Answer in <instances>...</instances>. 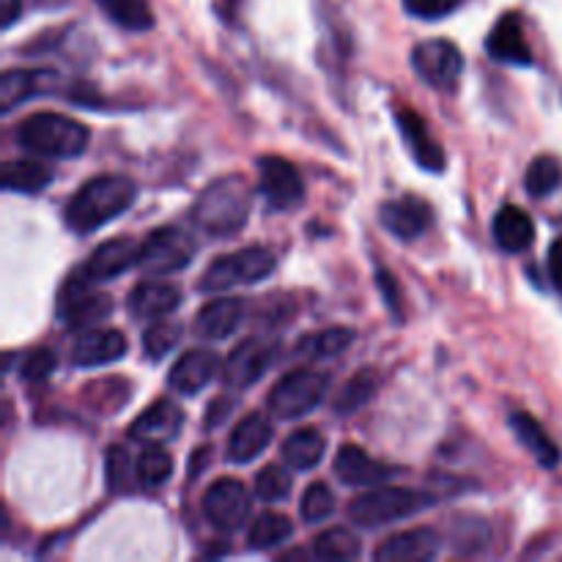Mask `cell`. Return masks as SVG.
Returning <instances> with one entry per match:
<instances>
[{"label":"cell","instance_id":"obj_1","mask_svg":"<svg viewBox=\"0 0 562 562\" xmlns=\"http://www.w3.org/2000/svg\"><path fill=\"white\" fill-rule=\"evenodd\" d=\"M135 181L119 173H102L88 179L64 209V220L75 234H93L110 220L121 217L135 203Z\"/></svg>","mask_w":562,"mask_h":562},{"label":"cell","instance_id":"obj_2","mask_svg":"<svg viewBox=\"0 0 562 562\" xmlns=\"http://www.w3.org/2000/svg\"><path fill=\"white\" fill-rule=\"evenodd\" d=\"M252 190L245 176L231 173L212 181L206 190L198 195L192 206V220L198 228L209 236H234L250 220Z\"/></svg>","mask_w":562,"mask_h":562},{"label":"cell","instance_id":"obj_3","mask_svg":"<svg viewBox=\"0 0 562 562\" xmlns=\"http://www.w3.org/2000/svg\"><path fill=\"white\" fill-rule=\"evenodd\" d=\"M16 140L22 148L38 157H80L88 148L86 126L80 121L60 113H33L16 130Z\"/></svg>","mask_w":562,"mask_h":562},{"label":"cell","instance_id":"obj_4","mask_svg":"<svg viewBox=\"0 0 562 562\" xmlns=\"http://www.w3.org/2000/svg\"><path fill=\"white\" fill-rule=\"evenodd\" d=\"M274 267H278V261L267 247H245V250L228 252V256L209 263L206 272L198 280V289L203 294H220V291L236 289V285L258 283V280L269 278Z\"/></svg>","mask_w":562,"mask_h":562},{"label":"cell","instance_id":"obj_5","mask_svg":"<svg viewBox=\"0 0 562 562\" xmlns=\"http://www.w3.org/2000/svg\"><path fill=\"white\" fill-rule=\"evenodd\" d=\"M329 376L318 371H291L280 379L267 398L269 415L278 420H300L327 398Z\"/></svg>","mask_w":562,"mask_h":562},{"label":"cell","instance_id":"obj_6","mask_svg":"<svg viewBox=\"0 0 562 562\" xmlns=\"http://www.w3.org/2000/svg\"><path fill=\"white\" fill-rule=\"evenodd\" d=\"M428 505H434V497L417 494L412 488H373V492L362 494L349 505V516L355 525L360 527H384L393 521L406 519L412 514H420Z\"/></svg>","mask_w":562,"mask_h":562},{"label":"cell","instance_id":"obj_7","mask_svg":"<svg viewBox=\"0 0 562 562\" xmlns=\"http://www.w3.org/2000/svg\"><path fill=\"white\" fill-rule=\"evenodd\" d=\"M192 258H195V239L187 231L168 225V228H157L146 236L135 267L146 278H168V274L190 267Z\"/></svg>","mask_w":562,"mask_h":562},{"label":"cell","instance_id":"obj_8","mask_svg":"<svg viewBox=\"0 0 562 562\" xmlns=\"http://www.w3.org/2000/svg\"><path fill=\"white\" fill-rule=\"evenodd\" d=\"M55 313H58V322L69 329H88L113 313V300L108 294L91 291V283L80 274H71L60 289Z\"/></svg>","mask_w":562,"mask_h":562},{"label":"cell","instance_id":"obj_9","mask_svg":"<svg viewBox=\"0 0 562 562\" xmlns=\"http://www.w3.org/2000/svg\"><path fill=\"white\" fill-rule=\"evenodd\" d=\"M412 66L431 88L453 91L464 71V55L448 38H428L412 49Z\"/></svg>","mask_w":562,"mask_h":562},{"label":"cell","instance_id":"obj_10","mask_svg":"<svg viewBox=\"0 0 562 562\" xmlns=\"http://www.w3.org/2000/svg\"><path fill=\"white\" fill-rule=\"evenodd\" d=\"M203 516L209 519V525L223 532L239 530L250 516V494H247L245 483L234 481V477L212 483L203 494Z\"/></svg>","mask_w":562,"mask_h":562},{"label":"cell","instance_id":"obj_11","mask_svg":"<svg viewBox=\"0 0 562 562\" xmlns=\"http://www.w3.org/2000/svg\"><path fill=\"white\" fill-rule=\"evenodd\" d=\"M258 173H261V195L267 198L269 209H285L300 206L302 198H305V184H302V176L289 159L274 157H258Z\"/></svg>","mask_w":562,"mask_h":562},{"label":"cell","instance_id":"obj_12","mask_svg":"<svg viewBox=\"0 0 562 562\" xmlns=\"http://www.w3.org/2000/svg\"><path fill=\"white\" fill-rule=\"evenodd\" d=\"M274 346L261 338H247L223 362V382L231 390H247L267 373Z\"/></svg>","mask_w":562,"mask_h":562},{"label":"cell","instance_id":"obj_13","mask_svg":"<svg viewBox=\"0 0 562 562\" xmlns=\"http://www.w3.org/2000/svg\"><path fill=\"white\" fill-rule=\"evenodd\" d=\"M384 228L401 241L420 239L428 228L434 225V212L423 198L417 195H401L393 201L382 203V212H379Z\"/></svg>","mask_w":562,"mask_h":562},{"label":"cell","instance_id":"obj_14","mask_svg":"<svg viewBox=\"0 0 562 562\" xmlns=\"http://www.w3.org/2000/svg\"><path fill=\"white\" fill-rule=\"evenodd\" d=\"M137 252H140L137 241H132L130 236H119V239H110L104 245H99L91 252V258L75 274H80L88 283H104V280H113L119 274H124L132 263H137Z\"/></svg>","mask_w":562,"mask_h":562},{"label":"cell","instance_id":"obj_15","mask_svg":"<svg viewBox=\"0 0 562 562\" xmlns=\"http://www.w3.org/2000/svg\"><path fill=\"white\" fill-rule=\"evenodd\" d=\"M126 349L130 346L119 329H82L71 344L69 360L77 368H99L119 362L126 355Z\"/></svg>","mask_w":562,"mask_h":562},{"label":"cell","instance_id":"obj_16","mask_svg":"<svg viewBox=\"0 0 562 562\" xmlns=\"http://www.w3.org/2000/svg\"><path fill=\"white\" fill-rule=\"evenodd\" d=\"M181 426H184V412H181L173 401L159 398L132 423L130 437L135 439V442L162 445L179 437Z\"/></svg>","mask_w":562,"mask_h":562},{"label":"cell","instance_id":"obj_17","mask_svg":"<svg viewBox=\"0 0 562 562\" xmlns=\"http://www.w3.org/2000/svg\"><path fill=\"white\" fill-rule=\"evenodd\" d=\"M220 373V357L212 349H190L170 368L168 384L181 395H198Z\"/></svg>","mask_w":562,"mask_h":562},{"label":"cell","instance_id":"obj_18","mask_svg":"<svg viewBox=\"0 0 562 562\" xmlns=\"http://www.w3.org/2000/svg\"><path fill=\"white\" fill-rule=\"evenodd\" d=\"M486 53L492 55L499 64H514V66H530L532 64V49L525 38V27H521V16L516 11L503 14L497 25L492 27L486 38Z\"/></svg>","mask_w":562,"mask_h":562},{"label":"cell","instance_id":"obj_19","mask_svg":"<svg viewBox=\"0 0 562 562\" xmlns=\"http://www.w3.org/2000/svg\"><path fill=\"white\" fill-rule=\"evenodd\" d=\"M395 121H398V130L404 135L406 146H409L412 157L423 165L431 173H439L445 170V151L437 140H434L431 130H428L426 119L420 113L409 108H398L395 110Z\"/></svg>","mask_w":562,"mask_h":562},{"label":"cell","instance_id":"obj_20","mask_svg":"<svg viewBox=\"0 0 562 562\" xmlns=\"http://www.w3.org/2000/svg\"><path fill=\"white\" fill-rule=\"evenodd\" d=\"M439 532L431 527H415L390 536L382 547L376 549V560L382 562H423L439 554Z\"/></svg>","mask_w":562,"mask_h":562},{"label":"cell","instance_id":"obj_21","mask_svg":"<svg viewBox=\"0 0 562 562\" xmlns=\"http://www.w3.org/2000/svg\"><path fill=\"white\" fill-rule=\"evenodd\" d=\"M130 313L140 322H157V318L170 316L181 305V291L165 280H140L130 291Z\"/></svg>","mask_w":562,"mask_h":562},{"label":"cell","instance_id":"obj_22","mask_svg":"<svg viewBox=\"0 0 562 562\" xmlns=\"http://www.w3.org/2000/svg\"><path fill=\"white\" fill-rule=\"evenodd\" d=\"M245 318V302L236 296H220V300L206 302L195 316V335L203 340H225L239 329Z\"/></svg>","mask_w":562,"mask_h":562},{"label":"cell","instance_id":"obj_23","mask_svg":"<svg viewBox=\"0 0 562 562\" xmlns=\"http://www.w3.org/2000/svg\"><path fill=\"white\" fill-rule=\"evenodd\" d=\"M335 475L346 483V486H373V483H384L395 475L390 464L371 459L357 445H344L335 456Z\"/></svg>","mask_w":562,"mask_h":562},{"label":"cell","instance_id":"obj_24","mask_svg":"<svg viewBox=\"0 0 562 562\" xmlns=\"http://www.w3.org/2000/svg\"><path fill=\"white\" fill-rule=\"evenodd\" d=\"M492 234L499 250L516 256V252H525L532 247V241H536V223H532V217L525 209L503 206L497 217H494Z\"/></svg>","mask_w":562,"mask_h":562},{"label":"cell","instance_id":"obj_25","mask_svg":"<svg viewBox=\"0 0 562 562\" xmlns=\"http://www.w3.org/2000/svg\"><path fill=\"white\" fill-rule=\"evenodd\" d=\"M272 442V426L263 420V415H247L236 423L228 439V461L234 464H247V461L258 459L263 450Z\"/></svg>","mask_w":562,"mask_h":562},{"label":"cell","instance_id":"obj_26","mask_svg":"<svg viewBox=\"0 0 562 562\" xmlns=\"http://www.w3.org/2000/svg\"><path fill=\"white\" fill-rule=\"evenodd\" d=\"M510 428H514L521 448H525L543 470H554V467L560 464L558 442L543 431V426L536 417L527 415V412H514V415H510Z\"/></svg>","mask_w":562,"mask_h":562},{"label":"cell","instance_id":"obj_27","mask_svg":"<svg viewBox=\"0 0 562 562\" xmlns=\"http://www.w3.org/2000/svg\"><path fill=\"white\" fill-rule=\"evenodd\" d=\"M324 450H327V439L318 428H296L283 442V459L294 470H313L322 464Z\"/></svg>","mask_w":562,"mask_h":562},{"label":"cell","instance_id":"obj_28","mask_svg":"<svg viewBox=\"0 0 562 562\" xmlns=\"http://www.w3.org/2000/svg\"><path fill=\"white\" fill-rule=\"evenodd\" d=\"M3 190L36 195L53 181V168L36 159H11L3 165Z\"/></svg>","mask_w":562,"mask_h":562},{"label":"cell","instance_id":"obj_29","mask_svg":"<svg viewBox=\"0 0 562 562\" xmlns=\"http://www.w3.org/2000/svg\"><path fill=\"white\" fill-rule=\"evenodd\" d=\"M97 5L124 31L140 33L154 27L151 0H97Z\"/></svg>","mask_w":562,"mask_h":562},{"label":"cell","instance_id":"obj_30","mask_svg":"<svg viewBox=\"0 0 562 562\" xmlns=\"http://www.w3.org/2000/svg\"><path fill=\"white\" fill-rule=\"evenodd\" d=\"M355 344V333L346 327H329L318 329V333L305 335V338L296 344V355H305L311 360H324V357H338L346 349H351Z\"/></svg>","mask_w":562,"mask_h":562},{"label":"cell","instance_id":"obj_31","mask_svg":"<svg viewBox=\"0 0 562 562\" xmlns=\"http://www.w3.org/2000/svg\"><path fill=\"white\" fill-rule=\"evenodd\" d=\"M376 390L379 373L371 371V368H362V371H357L355 376L340 387V393L335 395V412H338V415H355V412H360L362 406L376 395Z\"/></svg>","mask_w":562,"mask_h":562},{"label":"cell","instance_id":"obj_32","mask_svg":"<svg viewBox=\"0 0 562 562\" xmlns=\"http://www.w3.org/2000/svg\"><path fill=\"white\" fill-rule=\"evenodd\" d=\"M44 77H49V71H42V69L5 71L3 80H0V108H3V113H9V110H14L16 104L25 102L27 97H33V93L42 88Z\"/></svg>","mask_w":562,"mask_h":562},{"label":"cell","instance_id":"obj_33","mask_svg":"<svg viewBox=\"0 0 562 562\" xmlns=\"http://www.w3.org/2000/svg\"><path fill=\"white\" fill-rule=\"evenodd\" d=\"M313 552L322 560H357L362 552V543L349 527H329L316 538Z\"/></svg>","mask_w":562,"mask_h":562},{"label":"cell","instance_id":"obj_34","mask_svg":"<svg viewBox=\"0 0 562 562\" xmlns=\"http://www.w3.org/2000/svg\"><path fill=\"white\" fill-rule=\"evenodd\" d=\"M525 187L532 198H547L562 187V162L552 154H541L530 162L525 176Z\"/></svg>","mask_w":562,"mask_h":562},{"label":"cell","instance_id":"obj_35","mask_svg":"<svg viewBox=\"0 0 562 562\" xmlns=\"http://www.w3.org/2000/svg\"><path fill=\"white\" fill-rule=\"evenodd\" d=\"M291 536H294V525H291L289 516L261 514L250 525L247 543H250V549H272V547H280L283 541H289Z\"/></svg>","mask_w":562,"mask_h":562},{"label":"cell","instance_id":"obj_36","mask_svg":"<svg viewBox=\"0 0 562 562\" xmlns=\"http://www.w3.org/2000/svg\"><path fill=\"white\" fill-rule=\"evenodd\" d=\"M173 475V459H170L168 450L162 448H146L135 461V477L140 481V486L146 488H157L162 483L170 481Z\"/></svg>","mask_w":562,"mask_h":562},{"label":"cell","instance_id":"obj_37","mask_svg":"<svg viewBox=\"0 0 562 562\" xmlns=\"http://www.w3.org/2000/svg\"><path fill=\"white\" fill-rule=\"evenodd\" d=\"M179 340H181V324L157 318V322L143 333V355H146L148 360H162V357H168L170 351L176 349Z\"/></svg>","mask_w":562,"mask_h":562},{"label":"cell","instance_id":"obj_38","mask_svg":"<svg viewBox=\"0 0 562 562\" xmlns=\"http://www.w3.org/2000/svg\"><path fill=\"white\" fill-rule=\"evenodd\" d=\"M291 486H294V481H291L289 470H283L280 464H269L258 472L256 497L261 503H283L291 494Z\"/></svg>","mask_w":562,"mask_h":562},{"label":"cell","instance_id":"obj_39","mask_svg":"<svg viewBox=\"0 0 562 562\" xmlns=\"http://www.w3.org/2000/svg\"><path fill=\"white\" fill-rule=\"evenodd\" d=\"M335 510V497L329 492L327 483H313L307 486V492L302 494V503H300V514L302 519L311 521V525H318V521L329 519Z\"/></svg>","mask_w":562,"mask_h":562},{"label":"cell","instance_id":"obj_40","mask_svg":"<svg viewBox=\"0 0 562 562\" xmlns=\"http://www.w3.org/2000/svg\"><path fill=\"white\" fill-rule=\"evenodd\" d=\"M453 543L459 552L475 554L488 543V525L477 516H467L453 525Z\"/></svg>","mask_w":562,"mask_h":562},{"label":"cell","instance_id":"obj_41","mask_svg":"<svg viewBox=\"0 0 562 562\" xmlns=\"http://www.w3.org/2000/svg\"><path fill=\"white\" fill-rule=\"evenodd\" d=\"M55 366H58V357H55L53 349H33L20 362V376L31 384L44 382V379L53 376Z\"/></svg>","mask_w":562,"mask_h":562},{"label":"cell","instance_id":"obj_42","mask_svg":"<svg viewBox=\"0 0 562 562\" xmlns=\"http://www.w3.org/2000/svg\"><path fill=\"white\" fill-rule=\"evenodd\" d=\"M104 475H108V486L113 488V492H121V488L126 486V481H130L132 461L130 456H126V450L119 448V445L108 450V459H104Z\"/></svg>","mask_w":562,"mask_h":562},{"label":"cell","instance_id":"obj_43","mask_svg":"<svg viewBox=\"0 0 562 562\" xmlns=\"http://www.w3.org/2000/svg\"><path fill=\"white\" fill-rule=\"evenodd\" d=\"M461 0H404V9L420 20H439L459 9Z\"/></svg>","mask_w":562,"mask_h":562},{"label":"cell","instance_id":"obj_44","mask_svg":"<svg viewBox=\"0 0 562 562\" xmlns=\"http://www.w3.org/2000/svg\"><path fill=\"white\" fill-rule=\"evenodd\" d=\"M376 285H379V291H382L384 302H387L390 313H393L398 322H404V294H401V285H398V280H395V274H390L387 269H379Z\"/></svg>","mask_w":562,"mask_h":562},{"label":"cell","instance_id":"obj_45","mask_svg":"<svg viewBox=\"0 0 562 562\" xmlns=\"http://www.w3.org/2000/svg\"><path fill=\"white\" fill-rule=\"evenodd\" d=\"M547 269H549V280H552V285L562 294V236H558V239L552 241V247H549Z\"/></svg>","mask_w":562,"mask_h":562},{"label":"cell","instance_id":"obj_46","mask_svg":"<svg viewBox=\"0 0 562 562\" xmlns=\"http://www.w3.org/2000/svg\"><path fill=\"white\" fill-rule=\"evenodd\" d=\"M231 406H234V401H228V398H223V401H214L212 406H209V415H206V428H214L217 426V423H223L225 417H228V412H231Z\"/></svg>","mask_w":562,"mask_h":562},{"label":"cell","instance_id":"obj_47","mask_svg":"<svg viewBox=\"0 0 562 562\" xmlns=\"http://www.w3.org/2000/svg\"><path fill=\"white\" fill-rule=\"evenodd\" d=\"M20 14H22V0H0V22H3V27L14 25Z\"/></svg>","mask_w":562,"mask_h":562}]
</instances>
